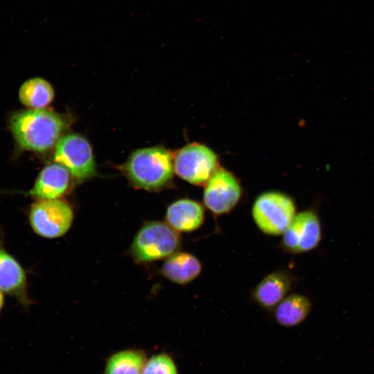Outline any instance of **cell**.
<instances>
[{"mask_svg":"<svg viewBox=\"0 0 374 374\" xmlns=\"http://www.w3.org/2000/svg\"><path fill=\"white\" fill-rule=\"evenodd\" d=\"M296 215V206L287 195L267 191L253 202L251 216L258 229L267 235H282Z\"/></svg>","mask_w":374,"mask_h":374,"instance_id":"obj_4","label":"cell"},{"mask_svg":"<svg viewBox=\"0 0 374 374\" xmlns=\"http://www.w3.org/2000/svg\"><path fill=\"white\" fill-rule=\"evenodd\" d=\"M66 121L58 113L45 108L15 112L10 129L21 149L44 152L53 147L65 129Z\"/></svg>","mask_w":374,"mask_h":374,"instance_id":"obj_1","label":"cell"},{"mask_svg":"<svg viewBox=\"0 0 374 374\" xmlns=\"http://www.w3.org/2000/svg\"><path fill=\"white\" fill-rule=\"evenodd\" d=\"M321 238L319 218L313 210L296 214L282 234L280 246L286 252L298 254L308 252L317 247Z\"/></svg>","mask_w":374,"mask_h":374,"instance_id":"obj_9","label":"cell"},{"mask_svg":"<svg viewBox=\"0 0 374 374\" xmlns=\"http://www.w3.org/2000/svg\"><path fill=\"white\" fill-rule=\"evenodd\" d=\"M54 160L65 167L78 182L96 172L92 148L84 137L76 134L60 137L55 145Z\"/></svg>","mask_w":374,"mask_h":374,"instance_id":"obj_7","label":"cell"},{"mask_svg":"<svg viewBox=\"0 0 374 374\" xmlns=\"http://www.w3.org/2000/svg\"><path fill=\"white\" fill-rule=\"evenodd\" d=\"M181 237L167 222H150L144 224L135 235L130 254L137 262H149L166 259L178 251Z\"/></svg>","mask_w":374,"mask_h":374,"instance_id":"obj_3","label":"cell"},{"mask_svg":"<svg viewBox=\"0 0 374 374\" xmlns=\"http://www.w3.org/2000/svg\"><path fill=\"white\" fill-rule=\"evenodd\" d=\"M242 196L237 178L227 170L218 167L205 184L203 202L214 215L229 213L238 204Z\"/></svg>","mask_w":374,"mask_h":374,"instance_id":"obj_8","label":"cell"},{"mask_svg":"<svg viewBox=\"0 0 374 374\" xmlns=\"http://www.w3.org/2000/svg\"><path fill=\"white\" fill-rule=\"evenodd\" d=\"M202 270L199 258L188 252L177 251L163 262L161 272L172 283L186 285L196 279Z\"/></svg>","mask_w":374,"mask_h":374,"instance_id":"obj_14","label":"cell"},{"mask_svg":"<svg viewBox=\"0 0 374 374\" xmlns=\"http://www.w3.org/2000/svg\"><path fill=\"white\" fill-rule=\"evenodd\" d=\"M124 170L136 186L146 190L159 189L172 178L173 159L164 148H142L131 154L125 164Z\"/></svg>","mask_w":374,"mask_h":374,"instance_id":"obj_2","label":"cell"},{"mask_svg":"<svg viewBox=\"0 0 374 374\" xmlns=\"http://www.w3.org/2000/svg\"><path fill=\"white\" fill-rule=\"evenodd\" d=\"M19 100L28 109H42L54 98V90L45 79L36 77L26 80L19 87Z\"/></svg>","mask_w":374,"mask_h":374,"instance_id":"obj_17","label":"cell"},{"mask_svg":"<svg viewBox=\"0 0 374 374\" xmlns=\"http://www.w3.org/2000/svg\"><path fill=\"white\" fill-rule=\"evenodd\" d=\"M293 278L286 271H274L265 276L252 292L253 301L266 310H272L290 292Z\"/></svg>","mask_w":374,"mask_h":374,"instance_id":"obj_11","label":"cell"},{"mask_svg":"<svg viewBox=\"0 0 374 374\" xmlns=\"http://www.w3.org/2000/svg\"><path fill=\"white\" fill-rule=\"evenodd\" d=\"M142 374H179V373L172 357L162 352L148 357Z\"/></svg>","mask_w":374,"mask_h":374,"instance_id":"obj_18","label":"cell"},{"mask_svg":"<svg viewBox=\"0 0 374 374\" xmlns=\"http://www.w3.org/2000/svg\"><path fill=\"white\" fill-rule=\"evenodd\" d=\"M312 308L310 299L301 294H292L284 298L274 308L276 321L283 327H294L302 323Z\"/></svg>","mask_w":374,"mask_h":374,"instance_id":"obj_15","label":"cell"},{"mask_svg":"<svg viewBox=\"0 0 374 374\" xmlns=\"http://www.w3.org/2000/svg\"><path fill=\"white\" fill-rule=\"evenodd\" d=\"M4 305V295L3 292L0 290V312L1 311Z\"/></svg>","mask_w":374,"mask_h":374,"instance_id":"obj_19","label":"cell"},{"mask_svg":"<svg viewBox=\"0 0 374 374\" xmlns=\"http://www.w3.org/2000/svg\"><path fill=\"white\" fill-rule=\"evenodd\" d=\"M148 355L141 349L116 351L106 359L103 374H142Z\"/></svg>","mask_w":374,"mask_h":374,"instance_id":"obj_16","label":"cell"},{"mask_svg":"<svg viewBox=\"0 0 374 374\" xmlns=\"http://www.w3.org/2000/svg\"><path fill=\"white\" fill-rule=\"evenodd\" d=\"M28 220L32 229L38 235L57 238L69 230L73 212L69 204L60 198L38 199L30 206Z\"/></svg>","mask_w":374,"mask_h":374,"instance_id":"obj_5","label":"cell"},{"mask_svg":"<svg viewBox=\"0 0 374 374\" xmlns=\"http://www.w3.org/2000/svg\"><path fill=\"white\" fill-rule=\"evenodd\" d=\"M69 181V172L65 167L50 164L41 170L30 194L37 199H59L67 191Z\"/></svg>","mask_w":374,"mask_h":374,"instance_id":"obj_13","label":"cell"},{"mask_svg":"<svg viewBox=\"0 0 374 374\" xmlns=\"http://www.w3.org/2000/svg\"><path fill=\"white\" fill-rule=\"evenodd\" d=\"M0 290L16 298L21 304L30 303L27 276L18 260L0 245Z\"/></svg>","mask_w":374,"mask_h":374,"instance_id":"obj_10","label":"cell"},{"mask_svg":"<svg viewBox=\"0 0 374 374\" xmlns=\"http://www.w3.org/2000/svg\"><path fill=\"white\" fill-rule=\"evenodd\" d=\"M204 206L190 199H180L172 203L166 210V222L177 232L190 233L203 224Z\"/></svg>","mask_w":374,"mask_h":374,"instance_id":"obj_12","label":"cell"},{"mask_svg":"<svg viewBox=\"0 0 374 374\" xmlns=\"http://www.w3.org/2000/svg\"><path fill=\"white\" fill-rule=\"evenodd\" d=\"M175 173L187 182L205 185L218 168L217 154L206 145L192 143L181 148L174 158Z\"/></svg>","mask_w":374,"mask_h":374,"instance_id":"obj_6","label":"cell"}]
</instances>
